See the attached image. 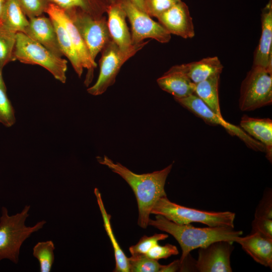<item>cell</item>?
<instances>
[{"label":"cell","instance_id":"1f68e13d","mask_svg":"<svg viewBox=\"0 0 272 272\" xmlns=\"http://www.w3.org/2000/svg\"><path fill=\"white\" fill-rule=\"evenodd\" d=\"M29 19L45 13L50 3L49 0H17Z\"/></svg>","mask_w":272,"mask_h":272},{"label":"cell","instance_id":"d6986e66","mask_svg":"<svg viewBox=\"0 0 272 272\" xmlns=\"http://www.w3.org/2000/svg\"><path fill=\"white\" fill-rule=\"evenodd\" d=\"M240 126L246 133L264 145L266 157L271 162L272 120L244 115L241 118Z\"/></svg>","mask_w":272,"mask_h":272},{"label":"cell","instance_id":"603a6c76","mask_svg":"<svg viewBox=\"0 0 272 272\" xmlns=\"http://www.w3.org/2000/svg\"><path fill=\"white\" fill-rule=\"evenodd\" d=\"M1 24L15 32L24 33L29 25V19L17 0H7Z\"/></svg>","mask_w":272,"mask_h":272},{"label":"cell","instance_id":"30bf717a","mask_svg":"<svg viewBox=\"0 0 272 272\" xmlns=\"http://www.w3.org/2000/svg\"><path fill=\"white\" fill-rule=\"evenodd\" d=\"M175 100L207 123L222 126L230 134L239 138L249 148L256 151L265 152V149L263 144L246 133L240 127L227 122L223 117L216 114L194 94Z\"/></svg>","mask_w":272,"mask_h":272},{"label":"cell","instance_id":"cb8c5ba5","mask_svg":"<svg viewBox=\"0 0 272 272\" xmlns=\"http://www.w3.org/2000/svg\"><path fill=\"white\" fill-rule=\"evenodd\" d=\"M49 18L52 20L54 26L58 44L63 55L67 57L75 72L79 77H81L84 68L67 31L59 21L52 17Z\"/></svg>","mask_w":272,"mask_h":272},{"label":"cell","instance_id":"5b68a950","mask_svg":"<svg viewBox=\"0 0 272 272\" xmlns=\"http://www.w3.org/2000/svg\"><path fill=\"white\" fill-rule=\"evenodd\" d=\"M14 58L22 63L40 65L55 79L62 83L66 82L67 61L55 55L24 33L16 34Z\"/></svg>","mask_w":272,"mask_h":272},{"label":"cell","instance_id":"7402d4cb","mask_svg":"<svg viewBox=\"0 0 272 272\" xmlns=\"http://www.w3.org/2000/svg\"><path fill=\"white\" fill-rule=\"evenodd\" d=\"M220 77V74L214 75L195 84L194 94L202 100L213 112L219 116L223 117L219 98Z\"/></svg>","mask_w":272,"mask_h":272},{"label":"cell","instance_id":"7a4b0ae2","mask_svg":"<svg viewBox=\"0 0 272 272\" xmlns=\"http://www.w3.org/2000/svg\"><path fill=\"white\" fill-rule=\"evenodd\" d=\"M148 225L172 235L179 244L182 254L179 259L182 262L192 250L205 247L220 240L234 242L242 234L231 227H195L188 224H179L170 221L161 215H156L155 219L150 218Z\"/></svg>","mask_w":272,"mask_h":272},{"label":"cell","instance_id":"2e32d148","mask_svg":"<svg viewBox=\"0 0 272 272\" xmlns=\"http://www.w3.org/2000/svg\"><path fill=\"white\" fill-rule=\"evenodd\" d=\"M106 13L108 15L107 26L112 40L121 49L129 48L132 45L131 34L126 24V15L120 1L110 4Z\"/></svg>","mask_w":272,"mask_h":272},{"label":"cell","instance_id":"44dd1931","mask_svg":"<svg viewBox=\"0 0 272 272\" xmlns=\"http://www.w3.org/2000/svg\"><path fill=\"white\" fill-rule=\"evenodd\" d=\"M94 194L103 220L104 227L111 241L114 253L115 260V272H129L128 257L120 248L113 232L110 223L111 216L105 209L101 194L97 188H95Z\"/></svg>","mask_w":272,"mask_h":272},{"label":"cell","instance_id":"f35d334b","mask_svg":"<svg viewBox=\"0 0 272 272\" xmlns=\"http://www.w3.org/2000/svg\"><path fill=\"white\" fill-rule=\"evenodd\" d=\"M110 4L113 3V2H114L117 0H107Z\"/></svg>","mask_w":272,"mask_h":272},{"label":"cell","instance_id":"8992f818","mask_svg":"<svg viewBox=\"0 0 272 272\" xmlns=\"http://www.w3.org/2000/svg\"><path fill=\"white\" fill-rule=\"evenodd\" d=\"M149 41L132 45L122 49L111 39L101 50L99 60L100 72L96 82L87 89L89 94L98 96L104 93L115 82L116 76L122 65Z\"/></svg>","mask_w":272,"mask_h":272},{"label":"cell","instance_id":"5bb4252c","mask_svg":"<svg viewBox=\"0 0 272 272\" xmlns=\"http://www.w3.org/2000/svg\"><path fill=\"white\" fill-rule=\"evenodd\" d=\"M261 33L254 52L253 65L272 70V1L269 0L261 14Z\"/></svg>","mask_w":272,"mask_h":272},{"label":"cell","instance_id":"7c38bea8","mask_svg":"<svg viewBox=\"0 0 272 272\" xmlns=\"http://www.w3.org/2000/svg\"><path fill=\"white\" fill-rule=\"evenodd\" d=\"M45 13L48 17L59 21L65 28L83 68L88 70L84 83L86 86H88L92 81L94 69L96 67L97 64L96 61L92 59L77 28L65 11L54 4H49Z\"/></svg>","mask_w":272,"mask_h":272},{"label":"cell","instance_id":"ac0fdd59","mask_svg":"<svg viewBox=\"0 0 272 272\" xmlns=\"http://www.w3.org/2000/svg\"><path fill=\"white\" fill-rule=\"evenodd\" d=\"M171 67L181 72L193 83L196 84L212 76L221 75L223 65L217 56H213Z\"/></svg>","mask_w":272,"mask_h":272},{"label":"cell","instance_id":"3957f363","mask_svg":"<svg viewBox=\"0 0 272 272\" xmlns=\"http://www.w3.org/2000/svg\"><path fill=\"white\" fill-rule=\"evenodd\" d=\"M30 206H25L20 213L10 216L7 208L3 207L0 217V261L7 259L17 264L24 242L33 233L41 229L45 220L33 226H27L25 221L29 216Z\"/></svg>","mask_w":272,"mask_h":272},{"label":"cell","instance_id":"277c9868","mask_svg":"<svg viewBox=\"0 0 272 272\" xmlns=\"http://www.w3.org/2000/svg\"><path fill=\"white\" fill-rule=\"evenodd\" d=\"M151 214L161 215L179 224L200 223L209 227H234L235 214L226 212H209L187 208L171 201L167 196L160 197Z\"/></svg>","mask_w":272,"mask_h":272},{"label":"cell","instance_id":"f1b7e54d","mask_svg":"<svg viewBox=\"0 0 272 272\" xmlns=\"http://www.w3.org/2000/svg\"><path fill=\"white\" fill-rule=\"evenodd\" d=\"M14 108L7 94V90L0 87V123L11 127L16 123Z\"/></svg>","mask_w":272,"mask_h":272},{"label":"cell","instance_id":"74e56055","mask_svg":"<svg viewBox=\"0 0 272 272\" xmlns=\"http://www.w3.org/2000/svg\"><path fill=\"white\" fill-rule=\"evenodd\" d=\"M0 87L7 90L6 86L4 82L3 75H2V69L0 66Z\"/></svg>","mask_w":272,"mask_h":272},{"label":"cell","instance_id":"d6a6232c","mask_svg":"<svg viewBox=\"0 0 272 272\" xmlns=\"http://www.w3.org/2000/svg\"><path fill=\"white\" fill-rule=\"evenodd\" d=\"M178 253V249L175 245L166 244L161 246L157 244L151 248L145 255L149 258L158 260L167 258L171 255H177Z\"/></svg>","mask_w":272,"mask_h":272},{"label":"cell","instance_id":"ffe728a7","mask_svg":"<svg viewBox=\"0 0 272 272\" xmlns=\"http://www.w3.org/2000/svg\"><path fill=\"white\" fill-rule=\"evenodd\" d=\"M159 87L171 94L175 99H181L194 94L195 84L180 72L171 67L157 80Z\"/></svg>","mask_w":272,"mask_h":272},{"label":"cell","instance_id":"52a82bcc","mask_svg":"<svg viewBox=\"0 0 272 272\" xmlns=\"http://www.w3.org/2000/svg\"><path fill=\"white\" fill-rule=\"evenodd\" d=\"M272 103V70L252 65L241 83L239 107L255 110Z\"/></svg>","mask_w":272,"mask_h":272},{"label":"cell","instance_id":"4dcf8cb0","mask_svg":"<svg viewBox=\"0 0 272 272\" xmlns=\"http://www.w3.org/2000/svg\"><path fill=\"white\" fill-rule=\"evenodd\" d=\"M168 237L167 234H155L151 236L145 235L136 244L129 247V251L131 255L146 254L151 248L158 244V241Z\"/></svg>","mask_w":272,"mask_h":272},{"label":"cell","instance_id":"9c48e42d","mask_svg":"<svg viewBox=\"0 0 272 272\" xmlns=\"http://www.w3.org/2000/svg\"><path fill=\"white\" fill-rule=\"evenodd\" d=\"M131 25L132 45L144 41L147 38L154 39L166 43L171 39V35L159 22L138 8L130 0H119Z\"/></svg>","mask_w":272,"mask_h":272},{"label":"cell","instance_id":"4316f807","mask_svg":"<svg viewBox=\"0 0 272 272\" xmlns=\"http://www.w3.org/2000/svg\"><path fill=\"white\" fill-rule=\"evenodd\" d=\"M16 34L0 24V66L2 69L9 62L15 61Z\"/></svg>","mask_w":272,"mask_h":272},{"label":"cell","instance_id":"83f0119b","mask_svg":"<svg viewBox=\"0 0 272 272\" xmlns=\"http://www.w3.org/2000/svg\"><path fill=\"white\" fill-rule=\"evenodd\" d=\"M128 260L131 272H158L163 265L145 254L131 255Z\"/></svg>","mask_w":272,"mask_h":272},{"label":"cell","instance_id":"ba28073f","mask_svg":"<svg viewBox=\"0 0 272 272\" xmlns=\"http://www.w3.org/2000/svg\"><path fill=\"white\" fill-rule=\"evenodd\" d=\"M77 28L89 51L95 61L98 54L112 39L106 17H94L79 10L65 11Z\"/></svg>","mask_w":272,"mask_h":272},{"label":"cell","instance_id":"d590c367","mask_svg":"<svg viewBox=\"0 0 272 272\" xmlns=\"http://www.w3.org/2000/svg\"><path fill=\"white\" fill-rule=\"evenodd\" d=\"M182 263L179 260H175L168 265H163L160 271H181Z\"/></svg>","mask_w":272,"mask_h":272},{"label":"cell","instance_id":"e0dca14e","mask_svg":"<svg viewBox=\"0 0 272 272\" xmlns=\"http://www.w3.org/2000/svg\"><path fill=\"white\" fill-rule=\"evenodd\" d=\"M234 242L256 262L272 268V239L266 238L257 232H252L247 236L237 237Z\"/></svg>","mask_w":272,"mask_h":272},{"label":"cell","instance_id":"8d00e7d4","mask_svg":"<svg viewBox=\"0 0 272 272\" xmlns=\"http://www.w3.org/2000/svg\"><path fill=\"white\" fill-rule=\"evenodd\" d=\"M7 0H0V24Z\"/></svg>","mask_w":272,"mask_h":272},{"label":"cell","instance_id":"9a60e30c","mask_svg":"<svg viewBox=\"0 0 272 272\" xmlns=\"http://www.w3.org/2000/svg\"><path fill=\"white\" fill-rule=\"evenodd\" d=\"M24 33L55 55L63 56L54 26L49 17L42 15L29 19V25Z\"/></svg>","mask_w":272,"mask_h":272},{"label":"cell","instance_id":"836d02e7","mask_svg":"<svg viewBox=\"0 0 272 272\" xmlns=\"http://www.w3.org/2000/svg\"><path fill=\"white\" fill-rule=\"evenodd\" d=\"M252 227V232H257L266 238L272 239V219L255 217Z\"/></svg>","mask_w":272,"mask_h":272},{"label":"cell","instance_id":"8fae6325","mask_svg":"<svg viewBox=\"0 0 272 272\" xmlns=\"http://www.w3.org/2000/svg\"><path fill=\"white\" fill-rule=\"evenodd\" d=\"M234 242L220 240L199 248L196 270L200 272H231L230 256Z\"/></svg>","mask_w":272,"mask_h":272},{"label":"cell","instance_id":"6da1fadb","mask_svg":"<svg viewBox=\"0 0 272 272\" xmlns=\"http://www.w3.org/2000/svg\"><path fill=\"white\" fill-rule=\"evenodd\" d=\"M97 160L121 176L131 187L138 206V225L146 228L154 205L160 197L166 195L165 185L173 164L160 170L139 174L118 162H114L106 156L97 157Z\"/></svg>","mask_w":272,"mask_h":272},{"label":"cell","instance_id":"4fadbf2b","mask_svg":"<svg viewBox=\"0 0 272 272\" xmlns=\"http://www.w3.org/2000/svg\"><path fill=\"white\" fill-rule=\"evenodd\" d=\"M159 23L170 34L184 39L195 35L192 17L187 5L182 1L176 3L157 18Z\"/></svg>","mask_w":272,"mask_h":272},{"label":"cell","instance_id":"f546056e","mask_svg":"<svg viewBox=\"0 0 272 272\" xmlns=\"http://www.w3.org/2000/svg\"><path fill=\"white\" fill-rule=\"evenodd\" d=\"M181 0H141V9L150 17L158 18Z\"/></svg>","mask_w":272,"mask_h":272},{"label":"cell","instance_id":"d4e9b609","mask_svg":"<svg viewBox=\"0 0 272 272\" xmlns=\"http://www.w3.org/2000/svg\"><path fill=\"white\" fill-rule=\"evenodd\" d=\"M65 11L79 10L94 17L106 13L110 3L107 0H49Z\"/></svg>","mask_w":272,"mask_h":272},{"label":"cell","instance_id":"e575fe53","mask_svg":"<svg viewBox=\"0 0 272 272\" xmlns=\"http://www.w3.org/2000/svg\"><path fill=\"white\" fill-rule=\"evenodd\" d=\"M255 217H264L272 219L271 193L263 197L256 209Z\"/></svg>","mask_w":272,"mask_h":272},{"label":"cell","instance_id":"484cf974","mask_svg":"<svg viewBox=\"0 0 272 272\" xmlns=\"http://www.w3.org/2000/svg\"><path fill=\"white\" fill-rule=\"evenodd\" d=\"M55 246L51 240L37 243L33 248V255L39 263L40 272H50L54 261Z\"/></svg>","mask_w":272,"mask_h":272}]
</instances>
